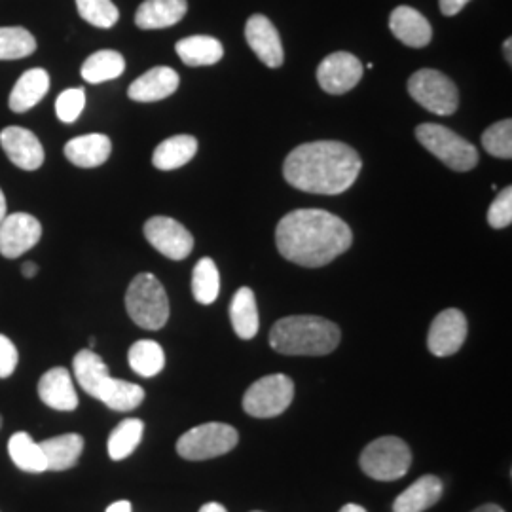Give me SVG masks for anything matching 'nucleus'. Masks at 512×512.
<instances>
[{
    "label": "nucleus",
    "mask_w": 512,
    "mask_h": 512,
    "mask_svg": "<svg viewBox=\"0 0 512 512\" xmlns=\"http://www.w3.org/2000/svg\"><path fill=\"white\" fill-rule=\"evenodd\" d=\"M277 251L298 266L321 268L344 255L353 243L351 228L323 209H296L275 228Z\"/></svg>",
    "instance_id": "nucleus-1"
},
{
    "label": "nucleus",
    "mask_w": 512,
    "mask_h": 512,
    "mask_svg": "<svg viewBox=\"0 0 512 512\" xmlns=\"http://www.w3.org/2000/svg\"><path fill=\"white\" fill-rule=\"evenodd\" d=\"M361 167V156L346 143L315 141L294 148L285 160L283 175L296 190L336 196L353 186Z\"/></svg>",
    "instance_id": "nucleus-2"
},
{
    "label": "nucleus",
    "mask_w": 512,
    "mask_h": 512,
    "mask_svg": "<svg viewBox=\"0 0 512 512\" xmlns=\"http://www.w3.org/2000/svg\"><path fill=\"white\" fill-rule=\"evenodd\" d=\"M340 329L315 315L283 317L270 330V346L283 355H329L340 344Z\"/></svg>",
    "instance_id": "nucleus-3"
},
{
    "label": "nucleus",
    "mask_w": 512,
    "mask_h": 512,
    "mask_svg": "<svg viewBox=\"0 0 512 512\" xmlns=\"http://www.w3.org/2000/svg\"><path fill=\"white\" fill-rule=\"evenodd\" d=\"M73 368L80 387L110 410L129 412L145 401V389L141 385L112 378L105 361L92 349L78 351L74 355Z\"/></svg>",
    "instance_id": "nucleus-4"
},
{
    "label": "nucleus",
    "mask_w": 512,
    "mask_h": 512,
    "mask_svg": "<svg viewBox=\"0 0 512 512\" xmlns=\"http://www.w3.org/2000/svg\"><path fill=\"white\" fill-rule=\"evenodd\" d=\"M126 310L141 329L160 330L169 319V300L164 285L152 274H139L129 283Z\"/></svg>",
    "instance_id": "nucleus-5"
},
{
    "label": "nucleus",
    "mask_w": 512,
    "mask_h": 512,
    "mask_svg": "<svg viewBox=\"0 0 512 512\" xmlns=\"http://www.w3.org/2000/svg\"><path fill=\"white\" fill-rule=\"evenodd\" d=\"M238 440V431L232 425L211 421L186 431L177 442V452L188 461H205L232 452Z\"/></svg>",
    "instance_id": "nucleus-6"
},
{
    "label": "nucleus",
    "mask_w": 512,
    "mask_h": 512,
    "mask_svg": "<svg viewBox=\"0 0 512 512\" xmlns=\"http://www.w3.org/2000/svg\"><path fill=\"white\" fill-rule=\"evenodd\" d=\"M416 137L433 156L454 171H471L478 164L475 145L459 137L452 129L439 124H421L416 129Z\"/></svg>",
    "instance_id": "nucleus-7"
},
{
    "label": "nucleus",
    "mask_w": 512,
    "mask_h": 512,
    "mask_svg": "<svg viewBox=\"0 0 512 512\" xmlns=\"http://www.w3.org/2000/svg\"><path fill=\"white\" fill-rule=\"evenodd\" d=\"M410 463L412 452L399 437H380L370 442L361 454L363 473L380 482L403 478L410 469Z\"/></svg>",
    "instance_id": "nucleus-8"
},
{
    "label": "nucleus",
    "mask_w": 512,
    "mask_h": 512,
    "mask_svg": "<svg viewBox=\"0 0 512 512\" xmlns=\"http://www.w3.org/2000/svg\"><path fill=\"white\" fill-rule=\"evenodd\" d=\"M294 399L293 380L285 374H270L251 385L243 395V410L260 420L283 414Z\"/></svg>",
    "instance_id": "nucleus-9"
},
{
    "label": "nucleus",
    "mask_w": 512,
    "mask_h": 512,
    "mask_svg": "<svg viewBox=\"0 0 512 512\" xmlns=\"http://www.w3.org/2000/svg\"><path fill=\"white\" fill-rule=\"evenodd\" d=\"M408 93L423 109L437 116H450L459 107L456 84L446 74L435 69H421L412 74L408 80Z\"/></svg>",
    "instance_id": "nucleus-10"
},
{
    "label": "nucleus",
    "mask_w": 512,
    "mask_h": 512,
    "mask_svg": "<svg viewBox=\"0 0 512 512\" xmlns=\"http://www.w3.org/2000/svg\"><path fill=\"white\" fill-rule=\"evenodd\" d=\"M145 238L162 255L184 260L194 249V238L181 222L169 217H152L145 224Z\"/></svg>",
    "instance_id": "nucleus-11"
},
{
    "label": "nucleus",
    "mask_w": 512,
    "mask_h": 512,
    "mask_svg": "<svg viewBox=\"0 0 512 512\" xmlns=\"http://www.w3.org/2000/svg\"><path fill=\"white\" fill-rule=\"evenodd\" d=\"M365 73L363 63L348 52H334L325 57L317 69L319 86L330 95H342L353 90Z\"/></svg>",
    "instance_id": "nucleus-12"
},
{
    "label": "nucleus",
    "mask_w": 512,
    "mask_h": 512,
    "mask_svg": "<svg viewBox=\"0 0 512 512\" xmlns=\"http://www.w3.org/2000/svg\"><path fill=\"white\" fill-rule=\"evenodd\" d=\"M42 238V226L33 215L14 213L0 222V255L18 258L31 251Z\"/></svg>",
    "instance_id": "nucleus-13"
},
{
    "label": "nucleus",
    "mask_w": 512,
    "mask_h": 512,
    "mask_svg": "<svg viewBox=\"0 0 512 512\" xmlns=\"http://www.w3.org/2000/svg\"><path fill=\"white\" fill-rule=\"evenodd\" d=\"M467 338V319L459 310L440 311L435 317L429 336L427 348L435 357H450L458 353Z\"/></svg>",
    "instance_id": "nucleus-14"
},
{
    "label": "nucleus",
    "mask_w": 512,
    "mask_h": 512,
    "mask_svg": "<svg viewBox=\"0 0 512 512\" xmlns=\"http://www.w3.org/2000/svg\"><path fill=\"white\" fill-rule=\"evenodd\" d=\"M0 147L8 160L23 171H37L44 164V148L31 129L10 126L0 133Z\"/></svg>",
    "instance_id": "nucleus-15"
},
{
    "label": "nucleus",
    "mask_w": 512,
    "mask_h": 512,
    "mask_svg": "<svg viewBox=\"0 0 512 512\" xmlns=\"http://www.w3.org/2000/svg\"><path fill=\"white\" fill-rule=\"evenodd\" d=\"M245 38L251 50L264 65H268L270 69H277L283 65L285 55H283L281 38L274 23L266 16L256 14L253 18H249L245 25Z\"/></svg>",
    "instance_id": "nucleus-16"
},
{
    "label": "nucleus",
    "mask_w": 512,
    "mask_h": 512,
    "mask_svg": "<svg viewBox=\"0 0 512 512\" xmlns=\"http://www.w3.org/2000/svg\"><path fill=\"white\" fill-rule=\"evenodd\" d=\"M40 401L61 412H73L78 406V395L74 389L73 376L67 368L57 366L48 370L38 382Z\"/></svg>",
    "instance_id": "nucleus-17"
},
{
    "label": "nucleus",
    "mask_w": 512,
    "mask_h": 512,
    "mask_svg": "<svg viewBox=\"0 0 512 512\" xmlns=\"http://www.w3.org/2000/svg\"><path fill=\"white\" fill-rule=\"evenodd\" d=\"M179 84L181 78L171 67H154L129 86V99L137 103L162 101L177 92Z\"/></svg>",
    "instance_id": "nucleus-18"
},
{
    "label": "nucleus",
    "mask_w": 512,
    "mask_h": 512,
    "mask_svg": "<svg viewBox=\"0 0 512 512\" xmlns=\"http://www.w3.org/2000/svg\"><path fill=\"white\" fill-rule=\"evenodd\" d=\"M391 33L410 48H423L431 42L433 29L427 18L410 6H399L389 18Z\"/></svg>",
    "instance_id": "nucleus-19"
},
{
    "label": "nucleus",
    "mask_w": 512,
    "mask_h": 512,
    "mask_svg": "<svg viewBox=\"0 0 512 512\" xmlns=\"http://www.w3.org/2000/svg\"><path fill=\"white\" fill-rule=\"evenodd\" d=\"M112 143L103 133H90L74 137L65 145V156L71 164L84 169L99 167L109 160Z\"/></svg>",
    "instance_id": "nucleus-20"
},
{
    "label": "nucleus",
    "mask_w": 512,
    "mask_h": 512,
    "mask_svg": "<svg viewBox=\"0 0 512 512\" xmlns=\"http://www.w3.org/2000/svg\"><path fill=\"white\" fill-rule=\"evenodd\" d=\"M188 12L186 0H145L137 14L135 23L139 29H165L177 25Z\"/></svg>",
    "instance_id": "nucleus-21"
},
{
    "label": "nucleus",
    "mask_w": 512,
    "mask_h": 512,
    "mask_svg": "<svg viewBox=\"0 0 512 512\" xmlns=\"http://www.w3.org/2000/svg\"><path fill=\"white\" fill-rule=\"evenodd\" d=\"M50 90V74L44 69H31L19 76L14 90L10 93V109L18 114L37 107Z\"/></svg>",
    "instance_id": "nucleus-22"
},
{
    "label": "nucleus",
    "mask_w": 512,
    "mask_h": 512,
    "mask_svg": "<svg viewBox=\"0 0 512 512\" xmlns=\"http://www.w3.org/2000/svg\"><path fill=\"white\" fill-rule=\"evenodd\" d=\"M442 490L444 488H442L440 478L433 475L421 476L395 499L393 512L427 511L442 497Z\"/></svg>",
    "instance_id": "nucleus-23"
},
{
    "label": "nucleus",
    "mask_w": 512,
    "mask_h": 512,
    "mask_svg": "<svg viewBox=\"0 0 512 512\" xmlns=\"http://www.w3.org/2000/svg\"><path fill=\"white\" fill-rule=\"evenodd\" d=\"M40 448L44 452L48 471H67L78 463V459L84 452V439L78 433L59 435L54 439L40 442Z\"/></svg>",
    "instance_id": "nucleus-24"
},
{
    "label": "nucleus",
    "mask_w": 512,
    "mask_h": 512,
    "mask_svg": "<svg viewBox=\"0 0 512 512\" xmlns=\"http://www.w3.org/2000/svg\"><path fill=\"white\" fill-rule=\"evenodd\" d=\"M198 152V141L192 135H175L160 143L154 156L152 164L160 171H173L188 164Z\"/></svg>",
    "instance_id": "nucleus-25"
},
{
    "label": "nucleus",
    "mask_w": 512,
    "mask_h": 512,
    "mask_svg": "<svg viewBox=\"0 0 512 512\" xmlns=\"http://www.w3.org/2000/svg\"><path fill=\"white\" fill-rule=\"evenodd\" d=\"M175 50L184 65L188 67H209L219 63L224 55V48L217 38L202 37V35L179 40Z\"/></svg>",
    "instance_id": "nucleus-26"
},
{
    "label": "nucleus",
    "mask_w": 512,
    "mask_h": 512,
    "mask_svg": "<svg viewBox=\"0 0 512 512\" xmlns=\"http://www.w3.org/2000/svg\"><path fill=\"white\" fill-rule=\"evenodd\" d=\"M230 321L241 340H251L258 332V308L255 293L249 287H241L230 304Z\"/></svg>",
    "instance_id": "nucleus-27"
},
{
    "label": "nucleus",
    "mask_w": 512,
    "mask_h": 512,
    "mask_svg": "<svg viewBox=\"0 0 512 512\" xmlns=\"http://www.w3.org/2000/svg\"><path fill=\"white\" fill-rule=\"evenodd\" d=\"M8 454L21 471L25 473H44L48 471L44 452L40 448V442H35L29 433H16L8 442Z\"/></svg>",
    "instance_id": "nucleus-28"
},
{
    "label": "nucleus",
    "mask_w": 512,
    "mask_h": 512,
    "mask_svg": "<svg viewBox=\"0 0 512 512\" xmlns=\"http://www.w3.org/2000/svg\"><path fill=\"white\" fill-rule=\"evenodd\" d=\"M126 71L124 55L114 50H101L90 55L82 65V78L90 84H103L122 76Z\"/></svg>",
    "instance_id": "nucleus-29"
},
{
    "label": "nucleus",
    "mask_w": 512,
    "mask_h": 512,
    "mask_svg": "<svg viewBox=\"0 0 512 512\" xmlns=\"http://www.w3.org/2000/svg\"><path fill=\"white\" fill-rule=\"evenodd\" d=\"M128 361L133 372L143 378H152L164 370V349L154 340H139L129 348Z\"/></svg>",
    "instance_id": "nucleus-30"
},
{
    "label": "nucleus",
    "mask_w": 512,
    "mask_h": 512,
    "mask_svg": "<svg viewBox=\"0 0 512 512\" xmlns=\"http://www.w3.org/2000/svg\"><path fill=\"white\" fill-rule=\"evenodd\" d=\"M143 433H145V423L141 420L128 418L118 423V427L110 433L109 444H107L110 459L122 461L129 458L135 452V448L141 444Z\"/></svg>",
    "instance_id": "nucleus-31"
},
{
    "label": "nucleus",
    "mask_w": 512,
    "mask_h": 512,
    "mask_svg": "<svg viewBox=\"0 0 512 512\" xmlns=\"http://www.w3.org/2000/svg\"><path fill=\"white\" fill-rule=\"evenodd\" d=\"M192 293L203 306H209L219 298L220 274L213 258H202L196 264L192 274Z\"/></svg>",
    "instance_id": "nucleus-32"
},
{
    "label": "nucleus",
    "mask_w": 512,
    "mask_h": 512,
    "mask_svg": "<svg viewBox=\"0 0 512 512\" xmlns=\"http://www.w3.org/2000/svg\"><path fill=\"white\" fill-rule=\"evenodd\" d=\"M37 52V40L23 27H0V61L23 59Z\"/></svg>",
    "instance_id": "nucleus-33"
},
{
    "label": "nucleus",
    "mask_w": 512,
    "mask_h": 512,
    "mask_svg": "<svg viewBox=\"0 0 512 512\" xmlns=\"http://www.w3.org/2000/svg\"><path fill=\"white\" fill-rule=\"evenodd\" d=\"M76 8L80 18L99 29H110L120 19V12L112 0H76Z\"/></svg>",
    "instance_id": "nucleus-34"
},
{
    "label": "nucleus",
    "mask_w": 512,
    "mask_h": 512,
    "mask_svg": "<svg viewBox=\"0 0 512 512\" xmlns=\"http://www.w3.org/2000/svg\"><path fill=\"white\" fill-rule=\"evenodd\" d=\"M482 145L488 154L501 160H511L512 156V122L501 120L482 133Z\"/></svg>",
    "instance_id": "nucleus-35"
},
{
    "label": "nucleus",
    "mask_w": 512,
    "mask_h": 512,
    "mask_svg": "<svg viewBox=\"0 0 512 512\" xmlns=\"http://www.w3.org/2000/svg\"><path fill=\"white\" fill-rule=\"evenodd\" d=\"M84 107H86V92L82 88L65 90L55 101L57 118L63 124H73V122H76L80 118Z\"/></svg>",
    "instance_id": "nucleus-36"
},
{
    "label": "nucleus",
    "mask_w": 512,
    "mask_h": 512,
    "mask_svg": "<svg viewBox=\"0 0 512 512\" xmlns=\"http://www.w3.org/2000/svg\"><path fill=\"white\" fill-rule=\"evenodd\" d=\"M488 222L495 230H503L511 226L512 222V188L507 186L497 194L490 209H488Z\"/></svg>",
    "instance_id": "nucleus-37"
},
{
    "label": "nucleus",
    "mask_w": 512,
    "mask_h": 512,
    "mask_svg": "<svg viewBox=\"0 0 512 512\" xmlns=\"http://www.w3.org/2000/svg\"><path fill=\"white\" fill-rule=\"evenodd\" d=\"M19 355L18 349L10 338L0 334V378H8L16 372Z\"/></svg>",
    "instance_id": "nucleus-38"
},
{
    "label": "nucleus",
    "mask_w": 512,
    "mask_h": 512,
    "mask_svg": "<svg viewBox=\"0 0 512 512\" xmlns=\"http://www.w3.org/2000/svg\"><path fill=\"white\" fill-rule=\"evenodd\" d=\"M471 0H440V12L444 16H456Z\"/></svg>",
    "instance_id": "nucleus-39"
},
{
    "label": "nucleus",
    "mask_w": 512,
    "mask_h": 512,
    "mask_svg": "<svg viewBox=\"0 0 512 512\" xmlns=\"http://www.w3.org/2000/svg\"><path fill=\"white\" fill-rule=\"evenodd\" d=\"M21 274L23 277H27V279H31V277H35L38 274V266L35 262H25L23 266H21Z\"/></svg>",
    "instance_id": "nucleus-40"
},
{
    "label": "nucleus",
    "mask_w": 512,
    "mask_h": 512,
    "mask_svg": "<svg viewBox=\"0 0 512 512\" xmlns=\"http://www.w3.org/2000/svg\"><path fill=\"white\" fill-rule=\"evenodd\" d=\"M107 512H131V503L129 501H116L112 503Z\"/></svg>",
    "instance_id": "nucleus-41"
},
{
    "label": "nucleus",
    "mask_w": 512,
    "mask_h": 512,
    "mask_svg": "<svg viewBox=\"0 0 512 512\" xmlns=\"http://www.w3.org/2000/svg\"><path fill=\"white\" fill-rule=\"evenodd\" d=\"M200 512H228L220 503H205Z\"/></svg>",
    "instance_id": "nucleus-42"
},
{
    "label": "nucleus",
    "mask_w": 512,
    "mask_h": 512,
    "mask_svg": "<svg viewBox=\"0 0 512 512\" xmlns=\"http://www.w3.org/2000/svg\"><path fill=\"white\" fill-rule=\"evenodd\" d=\"M473 512H505L499 505H494V503H488V505H482V507H478L476 511Z\"/></svg>",
    "instance_id": "nucleus-43"
},
{
    "label": "nucleus",
    "mask_w": 512,
    "mask_h": 512,
    "mask_svg": "<svg viewBox=\"0 0 512 512\" xmlns=\"http://www.w3.org/2000/svg\"><path fill=\"white\" fill-rule=\"evenodd\" d=\"M340 512H366V509H363L361 505H355V503H349L346 507H342V511Z\"/></svg>",
    "instance_id": "nucleus-44"
},
{
    "label": "nucleus",
    "mask_w": 512,
    "mask_h": 512,
    "mask_svg": "<svg viewBox=\"0 0 512 512\" xmlns=\"http://www.w3.org/2000/svg\"><path fill=\"white\" fill-rule=\"evenodd\" d=\"M6 217V198H4V192L0 190V222Z\"/></svg>",
    "instance_id": "nucleus-45"
},
{
    "label": "nucleus",
    "mask_w": 512,
    "mask_h": 512,
    "mask_svg": "<svg viewBox=\"0 0 512 512\" xmlns=\"http://www.w3.org/2000/svg\"><path fill=\"white\" fill-rule=\"evenodd\" d=\"M511 46H512V40H511V38H507V42H505V46H503V50H505V57H507V61H509V63H512Z\"/></svg>",
    "instance_id": "nucleus-46"
},
{
    "label": "nucleus",
    "mask_w": 512,
    "mask_h": 512,
    "mask_svg": "<svg viewBox=\"0 0 512 512\" xmlns=\"http://www.w3.org/2000/svg\"><path fill=\"white\" fill-rule=\"evenodd\" d=\"M0 427H2V418H0Z\"/></svg>",
    "instance_id": "nucleus-47"
},
{
    "label": "nucleus",
    "mask_w": 512,
    "mask_h": 512,
    "mask_svg": "<svg viewBox=\"0 0 512 512\" xmlns=\"http://www.w3.org/2000/svg\"><path fill=\"white\" fill-rule=\"evenodd\" d=\"M255 512H260V511H255Z\"/></svg>",
    "instance_id": "nucleus-48"
}]
</instances>
